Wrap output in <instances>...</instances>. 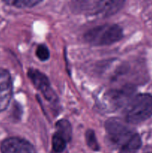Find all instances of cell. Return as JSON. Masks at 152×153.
I'll return each mask as SVG.
<instances>
[{
	"mask_svg": "<svg viewBox=\"0 0 152 153\" xmlns=\"http://www.w3.org/2000/svg\"><path fill=\"white\" fill-rule=\"evenodd\" d=\"M57 133L62 136L67 142L72 138V127L66 120H61L56 123Z\"/></svg>",
	"mask_w": 152,
	"mask_h": 153,
	"instance_id": "cell-9",
	"label": "cell"
},
{
	"mask_svg": "<svg viewBox=\"0 0 152 153\" xmlns=\"http://www.w3.org/2000/svg\"><path fill=\"white\" fill-rule=\"evenodd\" d=\"M123 4V1H80L75 2L76 7L82 11L103 13L105 15H111L117 12Z\"/></svg>",
	"mask_w": 152,
	"mask_h": 153,
	"instance_id": "cell-4",
	"label": "cell"
},
{
	"mask_svg": "<svg viewBox=\"0 0 152 153\" xmlns=\"http://www.w3.org/2000/svg\"><path fill=\"white\" fill-rule=\"evenodd\" d=\"M28 76L34 87L41 92L46 100L53 102L57 99L55 92L51 88L49 79L43 73L35 69H29L28 71Z\"/></svg>",
	"mask_w": 152,
	"mask_h": 153,
	"instance_id": "cell-5",
	"label": "cell"
},
{
	"mask_svg": "<svg viewBox=\"0 0 152 153\" xmlns=\"http://www.w3.org/2000/svg\"><path fill=\"white\" fill-rule=\"evenodd\" d=\"M105 128L110 141L120 146L122 150H124L135 133L131 131L123 121L117 118L109 119L105 123Z\"/></svg>",
	"mask_w": 152,
	"mask_h": 153,
	"instance_id": "cell-3",
	"label": "cell"
},
{
	"mask_svg": "<svg viewBox=\"0 0 152 153\" xmlns=\"http://www.w3.org/2000/svg\"><path fill=\"white\" fill-rule=\"evenodd\" d=\"M36 55L42 61H47L50 57V53L47 46L45 45H40L36 49Z\"/></svg>",
	"mask_w": 152,
	"mask_h": 153,
	"instance_id": "cell-14",
	"label": "cell"
},
{
	"mask_svg": "<svg viewBox=\"0 0 152 153\" xmlns=\"http://www.w3.org/2000/svg\"><path fill=\"white\" fill-rule=\"evenodd\" d=\"M13 94L11 76L7 70L0 68V111L8 107Z\"/></svg>",
	"mask_w": 152,
	"mask_h": 153,
	"instance_id": "cell-7",
	"label": "cell"
},
{
	"mask_svg": "<svg viewBox=\"0 0 152 153\" xmlns=\"http://www.w3.org/2000/svg\"><path fill=\"white\" fill-rule=\"evenodd\" d=\"M142 146V140L137 133H134L133 137L129 140L128 143L123 151L128 153H135L140 149Z\"/></svg>",
	"mask_w": 152,
	"mask_h": 153,
	"instance_id": "cell-10",
	"label": "cell"
},
{
	"mask_svg": "<svg viewBox=\"0 0 152 153\" xmlns=\"http://www.w3.org/2000/svg\"><path fill=\"white\" fill-rule=\"evenodd\" d=\"M85 139H86V143L88 146L91 149L94 151L99 150L100 146L98 145V141H97L96 136H95V131L92 129H89L86 131L85 134Z\"/></svg>",
	"mask_w": 152,
	"mask_h": 153,
	"instance_id": "cell-13",
	"label": "cell"
},
{
	"mask_svg": "<svg viewBox=\"0 0 152 153\" xmlns=\"http://www.w3.org/2000/svg\"><path fill=\"white\" fill-rule=\"evenodd\" d=\"M4 2L16 7L25 8V7H34L40 4L41 1H39V0H9V1H4Z\"/></svg>",
	"mask_w": 152,
	"mask_h": 153,
	"instance_id": "cell-12",
	"label": "cell"
},
{
	"mask_svg": "<svg viewBox=\"0 0 152 153\" xmlns=\"http://www.w3.org/2000/svg\"><path fill=\"white\" fill-rule=\"evenodd\" d=\"M152 116V96L141 94L131 99L127 106L125 119L128 123L139 124Z\"/></svg>",
	"mask_w": 152,
	"mask_h": 153,
	"instance_id": "cell-2",
	"label": "cell"
},
{
	"mask_svg": "<svg viewBox=\"0 0 152 153\" xmlns=\"http://www.w3.org/2000/svg\"><path fill=\"white\" fill-rule=\"evenodd\" d=\"M1 153H35L33 145L19 137H10L3 140L1 144Z\"/></svg>",
	"mask_w": 152,
	"mask_h": 153,
	"instance_id": "cell-6",
	"label": "cell"
},
{
	"mask_svg": "<svg viewBox=\"0 0 152 153\" xmlns=\"http://www.w3.org/2000/svg\"><path fill=\"white\" fill-rule=\"evenodd\" d=\"M67 141L58 133H55L52 137V149L56 153H61L65 150Z\"/></svg>",
	"mask_w": 152,
	"mask_h": 153,
	"instance_id": "cell-11",
	"label": "cell"
},
{
	"mask_svg": "<svg viewBox=\"0 0 152 153\" xmlns=\"http://www.w3.org/2000/svg\"><path fill=\"white\" fill-rule=\"evenodd\" d=\"M134 91V90L131 87L122 88V89L113 90L107 94V100H108L109 103L113 107H121L128 102L129 103V102L131 100H129V99Z\"/></svg>",
	"mask_w": 152,
	"mask_h": 153,
	"instance_id": "cell-8",
	"label": "cell"
},
{
	"mask_svg": "<svg viewBox=\"0 0 152 153\" xmlns=\"http://www.w3.org/2000/svg\"><path fill=\"white\" fill-rule=\"evenodd\" d=\"M123 31L116 24L98 25L86 31L84 40L93 46H108L122 40Z\"/></svg>",
	"mask_w": 152,
	"mask_h": 153,
	"instance_id": "cell-1",
	"label": "cell"
}]
</instances>
